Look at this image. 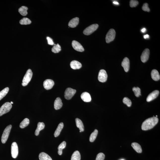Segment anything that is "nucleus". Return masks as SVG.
Returning <instances> with one entry per match:
<instances>
[{"label":"nucleus","instance_id":"nucleus-1","mask_svg":"<svg viewBox=\"0 0 160 160\" xmlns=\"http://www.w3.org/2000/svg\"><path fill=\"white\" fill-rule=\"evenodd\" d=\"M158 121V118L155 117L146 119L142 125V129L144 131H147L152 129L157 124Z\"/></svg>","mask_w":160,"mask_h":160},{"label":"nucleus","instance_id":"nucleus-2","mask_svg":"<svg viewBox=\"0 0 160 160\" xmlns=\"http://www.w3.org/2000/svg\"><path fill=\"white\" fill-rule=\"evenodd\" d=\"M32 75V72L31 69H28L22 80V84L23 86H26L28 85V83L31 81Z\"/></svg>","mask_w":160,"mask_h":160},{"label":"nucleus","instance_id":"nucleus-3","mask_svg":"<svg viewBox=\"0 0 160 160\" xmlns=\"http://www.w3.org/2000/svg\"><path fill=\"white\" fill-rule=\"evenodd\" d=\"M12 107V104L9 102L4 104L0 108V117L8 113Z\"/></svg>","mask_w":160,"mask_h":160},{"label":"nucleus","instance_id":"nucleus-4","mask_svg":"<svg viewBox=\"0 0 160 160\" xmlns=\"http://www.w3.org/2000/svg\"><path fill=\"white\" fill-rule=\"evenodd\" d=\"M12 127V125H9L4 130L1 138V142L3 144H5L8 139L10 131H11Z\"/></svg>","mask_w":160,"mask_h":160},{"label":"nucleus","instance_id":"nucleus-5","mask_svg":"<svg viewBox=\"0 0 160 160\" xmlns=\"http://www.w3.org/2000/svg\"><path fill=\"white\" fill-rule=\"evenodd\" d=\"M99 25L97 24H93L87 27L83 31V33L85 35H89L91 34L97 29Z\"/></svg>","mask_w":160,"mask_h":160},{"label":"nucleus","instance_id":"nucleus-6","mask_svg":"<svg viewBox=\"0 0 160 160\" xmlns=\"http://www.w3.org/2000/svg\"><path fill=\"white\" fill-rule=\"evenodd\" d=\"M116 35L115 31L113 29H111L107 33L106 40L107 43H109L114 40Z\"/></svg>","mask_w":160,"mask_h":160},{"label":"nucleus","instance_id":"nucleus-7","mask_svg":"<svg viewBox=\"0 0 160 160\" xmlns=\"http://www.w3.org/2000/svg\"><path fill=\"white\" fill-rule=\"evenodd\" d=\"M76 90L71 88L66 89L64 93V97L66 99L70 100L72 99L76 93Z\"/></svg>","mask_w":160,"mask_h":160},{"label":"nucleus","instance_id":"nucleus-8","mask_svg":"<svg viewBox=\"0 0 160 160\" xmlns=\"http://www.w3.org/2000/svg\"><path fill=\"white\" fill-rule=\"evenodd\" d=\"M107 75L105 70L101 69L99 72L98 75V79L99 81L102 82H105L107 78Z\"/></svg>","mask_w":160,"mask_h":160},{"label":"nucleus","instance_id":"nucleus-9","mask_svg":"<svg viewBox=\"0 0 160 160\" xmlns=\"http://www.w3.org/2000/svg\"><path fill=\"white\" fill-rule=\"evenodd\" d=\"M18 153L19 150L17 144L16 142H13L11 146V154L12 158H16L17 157Z\"/></svg>","mask_w":160,"mask_h":160},{"label":"nucleus","instance_id":"nucleus-10","mask_svg":"<svg viewBox=\"0 0 160 160\" xmlns=\"http://www.w3.org/2000/svg\"><path fill=\"white\" fill-rule=\"evenodd\" d=\"M72 47L75 50L80 52H82L84 51L83 47L79 42L75 40H73L72 42Z\"/></svg>","mask_w":160,"mask_h":160},{"label":"nucleus","instance_id":"nucleus-11","mask_svg":"<svg viewBox=\"0 0 160 160\" xmlns=\"http://www.w3.org/2000/svg\"><path fill=\"white\" fill-rule=\"evenodd\" d=\"M54 84V81L51 79H47L43 82L44 87L47 90L51 89L53 86Z\"/></svg>","mask_w":160,"mask_h":160},{"label":"nucleus","instance_id":"nucleus-12","mask_svg":"<svg viewBox=\"0 0 160 160\" xmlns=\"http://www.w3.org/2000/svg\"><path fill=\"white\" fill-rule=\"evenodd\" d=\"M149 54L150 51L148 49L146 48L144 50L141 56V61L143 62H146L148 61L149 58Z\"/></svg>","mask_w":160,"mask_h":160},{"label":"nucleus","instance_id":"nucleus-13","mask_svg":"<svg viewBox=\"0 0 160 160\" xmlns=\"http://www.w3.org/2000/svg\"><path fill=\"white\" fill-rule=\"evenodd\" d=\"M159 94V91L158 90H155L148 96L146 99V101L148 102H149L154 100L158 97Z\"/></svg>","mask_w":160,"mask_h":160},{"label":"nucleus","instance_id":"nucleus-14","mask_svg":"<svg viewBox=\"0 0 160 160\" xmlns=\"http://www.w3.org/2000/svg\"><path fill=\"white\" fill-rule=\"evenodd\" d=\"M122 66L125 71L126 72H128L129 70L130 69V61L127 57H126L124 59L122 63Z\"/></svg>","mask_w":160,"mask_h":160},{"label":"nucleus","instance_id":"nucleus-15","mask_svg":"<svg viewBox=\"0 0 160 160\" xmlns=\"http://www.w3.org/2000/svg\"><path fill=\"white\" fill-rule=\"evenodd\" d=\"M81 99L85 102H89L91 101V98L89 93L87 92H84L81 94Z\"/></svg>","mask_w":160,"mask_h":160},{"label":"nucleus","instance_id":"nucleus-16","mask_svg":"<svg viewBox=\"0 0 160 160\" xmlns=\"http://www.w3.org/2000/svg\"><path fill=\"white\" fill-rule=\"evenodd\" d=\"M63 106V103L61 99L59 97H58L56 99L54 103V107L55 110H58L60 109Z\"/></svg>","mask_w":160,"mask_h":160},{"label":"nucleus","instance_id":"nucleus-17","mask_svg":"<svg viewBox=\"0 0 160 160\" xmlns=\"http://www.w3.org/2000/svg\"><path fill=\"white\" fill-rule=\"evenodd\" d=\"M79 23V18L75 17L71 20L69 22L68 26L71 28H75L78 25Z\"/></svg>","mask_w":160,"mask_h":160},{"label":"nucleus","instance_id":"nucleus-18","mask_svg":"<svg viewBox=\"0 0 160 160\" xmlns=\"http://www.w3.org/2000/svg\"><path fill=\"white\" fill-rule=\"evenodd\" d=\"M70 65L71 68L74 69H79L82 66L81 63L75 60L72 61L70 63Z\"/></svg>","mask_w":160,"mask_h":160},{"label":"nucleus","instance_id":"nucleus-19","mask_svg":"<svg viewBox=\"0 0 160 160\" xmlns=\"http://www.w3.org/2000/svg\"><path fill=\"white\" fill-rule=\"evenodd\" d=\"M152 78L154 80L158 81L160 80V76L158 71L156 69H153L151 73Z\"/></svg>","mask_w":160,"mask_h":160},{"label":"nucleus","instance_id":"nucleus-20","mask_svg":"<svg viewBox=\"0 0 160 160\" xmlns=\"http://www.w3.org/2000/svg\"><path fill=\"white\" fill-rule=\"evenodd\" d=\"M76 126L80 130V132H83L84 131V127L83 124L79 118H77L75 119Z\"/></svg>","mask_w":160,"mask_h":160},{"label":"nucleus","instance_id":"nucleus-21","mask_svg":"<svg viewBox=\"0 0 160 160\" xmlns=\"http://www.w3.org/2000/svg\"><path fill=\"white\" fill-rule=\"evenodd\" d=\"M45 127V125L44 123L43 122H39L38 123L36 129L35 134L36 136H38L39 135L40 133V131L44 129Z\"/></svg>","mask_w":160,"mask_h":160},{"label":"nucleus","instance_id":"nucleus-22","mask_svg":"<svg viewBox=\"0 0 160 160\" xmlns=\"http://www.w3.org/2000/svg\"><path fill=\"white\" fill-rule=\"evenodd\" d=\"M63 127H64V124L63 123H60L58 125V127L54 133V136L56 137L59 135Z\"/></svg>","mask_w":160,"mask_h":160},{"label":"nucleus","instance_id":"nucleus-23","mask_svg":"<svg viewBox=\"0 0 160 160\" xmlns=\"http://www.w3.org/2000/svg\"><path fill=\"white\" fill-rule=\"evenodd\" d=\"M39 157L40 160H52L49 155L44 152H41L39 154Z\"/></svg>","mask_w":160,"mask_h":160},{"label":"nucleus","instance_id":"nucleus-24","mask_svg":"<svg viewBox=\"0 0 160 160\" xmlns=\"http://www.w3.org/2000/svg\"><path fill=\"white\" fill-rule=\"evenodd\" d=\"M131 146L134 150L138 153H141L142 152V149L141 146L138 143L136 142L133 143L131 144Z\"/></svg>","mask_w":160,"mask_h":160},{"label":"nucleus","instance_id":"nucleus-25","mask_svg":"<svg viewBox=\"0 0 160 160\" xmlns=\"http://www.w3.org/2000/svg\"><path fill=\"white\" fill-rule=\"evenodd\" d=\"M28 8L25 6H22L19 9V12L20 14L23 16H25L28 14Z\"/></svg>","mask_w":160,"mask_h":160},{"label":"nucleus","instance_id":"nucleus-26","mask_svg":"<svg viewBox=\"0 0 160 160\" xmlns=\"http://www.w3.org/2000/svg\"><path fill=\"white\" fill-rule=\"evenodd\" d=\"M81 156L80 152L78 151H75L72 154L71 160H80Z\"/></svg>","mask_w":160,"mask_h":160},{"label":"nucleus","instance_id":"nucleus-27","mask_svg":"<svg viewBox=\"0 0 160 160\" xmlns=\"http://www.w3.org/2000/svg\"><path fill=\"white\" fill-rule=\"evenodd\" d=\"M66 143L65 141H63L60 144L58 147V153L59 155H61L62 154V150L66 147Z\"/></svg>","mask_w":160,"mask_h":160},{"label":"nucleus","instance_id":"nucleus-28","mask_svg":"<svg viewBox=\"0 0 160 160\" xmlns=\"http://www.w3.org/2000/svg\"><path fill=\"white\" fill-rule=\"evenodd\" d=\"M98 131L97 130L95 129V130L90 135L89 140L90 142H93L96 138L98 134Z\"/></svg>","mask_w":160,"mask_h":160},{"label":"nucleus","instance_id":"nucleus-29","mask_svg":"<svg viewBox=\"0 0 160 160\" xmlns=\"http://www.w3.org/2000/svg\"><path fill=\"white\" fill-rule=\"evenodd\" d=\"M29 123V120L28 118L24 119L20 125V127L21 128H24L28 126Z\"/></svg>","mask_w":160,"mask_h":160},{"label":"nucleus","instance_id":"nucleus-30","mask_svg":"<svg viewBox=\"0 0 160 160\" xmlns=\"http://www.w3.org/2000/svg\"><path fill=\"white\" fill-rule=\"evenodd\" d=\"M31 21L29 19L27 18H24L20 21L19 23L21 25H29L31 23Z\"/></svg>","mask_w":160,"mask_h":160},{"label":"nucleus","instance_id":"nucleus-31","mask_svg":"<svg viewBox=\"0 0 160 160\" xmlns=\"http://www.w3.org/2000/svg\"><path fill=\"white\" fill-rule=\"evenodd\" d=\"M9 89L8 87H7L0 92V101L7 94L9 91Z\"/></svg>","mask_w":160,"mask_h":160},{"label":"nucleus","instance_id":"nucleus-32","mask_svg":"<svg viewBox=\"0 0 160 160\" xmlns=\"http://www.w3.org/2000/svg\"><path fill=\"white\" fill-rule=\"evenodd\" d=\"M61 50V47L58 44L57 45L54 44V46L52 49V51L54 53H57Z\"/></svg>","mask_w":160,"mask_h":160},{"label":"nucleus","instance_id":"nucleus-33","mask_svg":"<svg viewBox=\"0 0 160 160\" xmlns=\"http://www.w3.org/2000/svg\"><path fill=\"white\" fill-rule=\"evenodd\" d=\"M133 91L135 96L136 97H139L141 95V89L138 87H134L133 88Z\"/></svg>","mask_w":160,"mask_h":160},{"label":"nucleus","instance_id":"nucleus-34","mask_svg":"<svg viewBox=\"0 0 160 160\" xmlns=\"http://www.w3.org/2000/svg\"><path fill=\"white\" fill-rule=\"evenodd\" d=\"M123 102L125 105H126L128 107H131L132 105V102L129 98L127 97H125L123 100Z\"/></svg>","mask_w":160,"mask_h":160},{"label":"nucleus","instance_id":"nucleus-35","mask_svg":"<svg viewBox=\"0 0 160 160\" xmlns=\"http://www.w3.org/2000/svg\"><path fill=\"white\" fill-rule=\"evenodd\" d=\"M105 155L102 153H100L97 155L95 160H104L105 159Z\"/></svg>","mask_w":160,"mask_h":160},{"label":"nucleus","instance_id":"nucleus-36","mask_svg":"<svg viewBox=\"0 0 160 160\" xmlns=\"http://www.w3.org/2000/svg\"><path fill=\"white\" fill-rule=\"evenodd\" d=\"M138 1L135 0H131L130 1V5L131 7H135L138 5Z\"/></svg>","mask_w":160,"mask_h":160},{"label":"nucleus","instance_id":"nucleus-37","mask_svg":"<svg viewBox=\"0 0 160 160\" xmlns=\"http://www.w3.org/2000/svg\"><path fill=\"white\" fill-rule=\"evenodd\" d=\"M142 9L145 11L149 12L150 11V9L148 7V4L147 3H145L142 7Z\"/></svg>","mask_w":160,"mask_h":160},{"label":"nucleus","instance_id":"nucleus-38","mask_svg":"<svg viewBox=\"0 0 160 160\" xmlns=\"http://www.w3.org/2000/svg\"><path fill=\"white\" fill-rule=\"evenodd\" d=\"M47 39L48 40V44L51 45H53L54 44L53 39L51 38L48 37H47Z\"/></svg>","mask_w":160,"mask_h":160},{"label":"nucleus","instance_id":"nucleus-39","mask_svg":"<svg viewBox=\"0 0 160 160\" xmlns=\"http://www.w3.org/2000/svg\"><path fill=\"white\" fill-rule=\"evenodd\" d=\"M149 35H148L147 34L144 36V38L145 39L149 38Z\"/></svg>","mask_w":160,"mask_h":160},{"label":"nucleus","instance_id":"nucleus-40","mask_svg":"<svg viewBox=\"0 0 160 160\" xmlns=\"http://www.w3.org/2000/svg\"><path fill=\"white\" fill-rule=\"evenodd\" d=\"M113 4H116V5H118L119 4V3L117 1H113Z\"/></svg>","mask_w":160,"mask_h":160},{"label":"nucleus","instance_id":"nucleus-41","mask_svg":"<svg viewBox=\"0 0 160 160\" xmlns=\"http://www.w3.org/2000/svg\"><path fill=\"white\" fill-rule=\"evenodd\" d=\"M146 31V29L145 28H143L141 30L142 32L143 33L145 32Z\"/></svg>","mask_w":160,"mask_h":160},{"label":"nucleus","instance_id":"nucleus-42","mask_svg":"<svg viewBox=\"0 0 160 160\" xmlns=\"http://www.w3.org/2000/svg\"><path fill=\"white\" fill-rule=\"evenodd\" d=\"M10 103H11V104H13V102H10Z\"/></svg>","mask_w":160,"mask_h":160},{"label":"nucleus","instance_id":"nucleus-43","mask_svg":"<svg viewBox=\"0 0 160 160\" xmlns=\"http://www.w3.org/2000/svg\"><path fill=\"white\" fill-rule=\"evenodd\" d=\"M124 160L122 159V160Z\"/></svg>","mask_w":160,"mask_h":160}]
</instances>
